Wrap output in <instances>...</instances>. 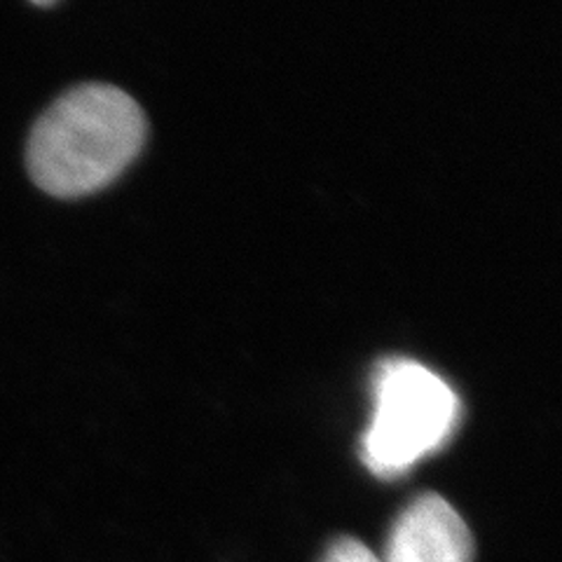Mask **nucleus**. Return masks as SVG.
Returning a JSON list of instances; mask_svg holds the SVG:
<instances>
[{"mask_svg": "<svg viewBox=\"0 0 562 562\" xmlns=\"http://www.w3.org/2000/svg\"><path fill=\"white\" fill-rule=\"evenodd\" d=\"M146 115L120 87L87 82L61 94L33 125L26 167L33 183L59 200L111 186L146 144Z\"/></svg>", "mask_w": 562, "mask_h": 562, "instance_id": "nucleus-1", "label": "nucleus"}, {"mask_svg": "<svg viewBox=\"0 0 562 562\" xmlns=\"http://www.w3.org/2000/svg\"><path fill=\"white\" fill-rule=\"evenodd\" d=\"M373 398L361 457L375 476L386 481L441 450L460 419V398L452 386L411 359H392L378 368Z\"/></svg>", "mask_w": 562, "mask_h": 562, "instance_id": "nucleus-2", "label": "nucleus"}, {"mask_svg": "<svg viewBox=\"0 0 562 562\" xmlns=\"http://www.w3.org/2000/svg\"><path fill=\"white\" fill-rule=\"evenodd\" d=\"M473 535L443 497L419 495L392 525L382 562H471Z\"/></svg>", "mask_w": 562, "mask_h": 562, "instance_id": "nucleus-3", "label": "nucleus"}, {"mask_svg": "<svg viewBox=\"0 0 562 562\" xmlns=\"http://www.w3.org/2000/svg\"><path fill=\"white\" fill-rule=\"evenodd\" d=\"M322 562H382L371 549L359 539H338L333 541Z\"/></svg>", "mask_w": 562, "mask_h": 562, "instance_id": "nucleus-4", "label": "nucleus"}, {"mask_svg": "<svg viewBox=\"0 0 562 562\" xmlns=\"http://www.w3.org/2000/svg\"><path fill=\"white\" fill-rule=\"evenodd\" d=\"M29 3L35 8H52V5H57L59 0H29Z\"/></svg>", "mask_w": 562, "mask_h": 562, "instance_id": "nucleus-5", "label": "nucleus"}]
</instances>
